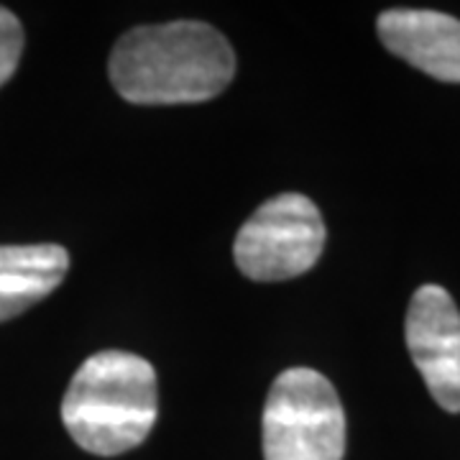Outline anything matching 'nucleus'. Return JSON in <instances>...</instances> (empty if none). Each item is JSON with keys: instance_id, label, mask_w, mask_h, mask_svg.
I'll return each mask as SVG.
<instances>
[{"instance_id": "6e6552de", "label": "nucleus", "mask_w": 460, "mask_h": 460, "mask_svg": "<svg viewBox=\"0 0 460 460\" xmlns=\"http://www.w3.org/2000/svg\"><path fill=\"white\" fill-rule=\"evenodd\" d=\"M23 51V26L8 8L0 5V87L16 72Z\"/></svg>"}, {"instance_id": "20e7f679", "label": "nucleus", "mask_w": 460, "mask_h": 460, "mask_svg": "<svg viewBox=\"0 0 460 460\" xmlns=\"http://www.w3.org/2000/svg\"><path fill=\"white\" fill-rule=\"evenodd\" d=\"M325 248V223L313 199L296 192L266 199L241 226L233 259L253 281L295 279L310 271Z\"/></svg>"}, {"instance_id": "0eeeda50", "label": "nucleus", "mask_w": 460, "mask_h": 460, "mask_svg": "<svg viewBox=\"0 0 460 460\" xmlns=\"http://www.w3.org/2000/svg\"><path fill=\"white\" fill-rule=\"evenodd\" d=\"M69 271V253L57 243L0 246V323L49 296Z\"/></svg>"}, {"instance_id": "39448f33", "label": "nucleus", "mask_w": 460, "mask_h": 460, "mask_svg": "<svg viewBox=\"0 0 460 460\" xmlns=\"http://www.w3.org/2000/svg\"><path fill=\"white\" fill-rule=\"evenodd\" d=\"M404 335L432 399L445 411H460V313L447 289L425 284L414 292Z\"/></svg>"}, {"instance_id": "f03ea898", "label": "nucleus", "mask_w": 460, "mask_h": 460, "mask_svg": "<svg viewBox=\"0 0 460 460\" xmlns=\"http://www.w3.org/2000/svg\"><path fill=\"white\" fill-rule=\"evenodd\" d=\"M62 422L83 450L102 458L144 443L156 422V371L133 353L90 356L69 381Z\"/></svg>"}, {"instance_id": "7ed1b4c3", "label": "nucleus", "mask_w": 460, "mask_h": 460, "mask_svg": "<svg viewBox=\"0 0 460 460\" xmlns=\"http://www.w3.org/2000/svg\"><path fill=\"white\" fill-rule=\"evenodd\" d=\"M263 458L343 460L345 411L328 378L289 368L271 384L263 404Z\"/></svg>"}, {"instance_id": "423d86ee", "label": "nucleus", "mask_w": 460, "mask_h": 460, "mask_svg": "<svg viewBox=\"0 0 460 460\" xmlns=\"http://www.w3.org/2000/svg\"><path fill=\"white\" fill-rule=\"evenodd\" d=\"M381 44L435 80L460 83V21L440 11L392 8L376 21Z\"/></svg>"}, {"instance_id": "f257e3e1", "label": "nucleus", "mask_w": 460, "mask_h": 460, "mask_svg": "<svg viewBox=\"0 0 460 460\" xmlns=\"http://www.w3.org/2000/svg\"><path fill=\"white\" fill-rule=\"evenodd\" d=\"M111 83L133 105H181L217 98L235 75L228 39L199 21L138 26L118 39Z\"/></svg>"}]
</instances>
